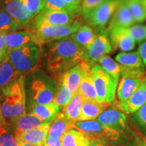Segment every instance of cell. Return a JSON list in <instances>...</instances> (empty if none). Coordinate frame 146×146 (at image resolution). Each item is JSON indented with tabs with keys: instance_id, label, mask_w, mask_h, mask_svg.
<instances>
[{
	"instance_id": "obj_1",
	"label": "cell",
	"mask_w": 146,
	"mask_h": 146,
	"mask_svg": "<svg viewBox=\"0 0 146 146\" xmlns=\"http://www.w3.org/2000/svg\"><path fill=\"white\" fill-rule=\"evenodd\" d=\"M48 70L55 75H62L83 60H87V50L70 36L52 43L45 54Z\"/></svg>"
},
{
	"instance_id": "obj_2",
	"label": "cell",
	"mask_w": 146,
	"mask_h": 146,
	"mask_svg": "<svg viewBox=\"0 0 146 146\" xmlns=\"http://www.w3.org/2000/svg\"><path fill=\"white\" fill-rule=\"evenodd\" d=\"M58 83L41 70H33L25 77L27 108L54 101Z\"/></svg>"
},
{
	"instance_id": "obj_3",
	"label": "cell",
	"mask_w": 146,
	"mask_h": 146,
	"mask_svg": "<svg viewBox=\"0 0 146 146\" xmlns=\"http://www.w3.org/2000/svg\"><path fill=\"white\" fill-rule=\"evenodd\" d=\"M2 99L0 102L1 112L5 120L10 122L14 118L26 114L27 95L25 77L20 75L14 81L0 89Z\"/></svg>"
},
{
	"instance_id": "obj_4",
	"label": "cell",
	"mask_w": 146,
	"mask_h": 146,
	"mask_svg": "<svg viewBox=\"0 0 146 146\" xmlns=\"http://www.w3.org/2000/svg\"><path fill=\"white\" fill-rule=\"evenodd\" d=\"M82 27L80 22L74 23L67 25H52L47 23H36L31 31L33 41L38 46L47 43L58 41L67 36H70Z\"/></svg>"
},
{
	"instance_id": "obj_5",
	"label": "cell",
	"mask_w": 146,
	"mask_h": 146,
	"mask_svg": "<svg viewBox=\"0 0 146 146\" xmlns=\"http://www.w3.org/2000/svg\"><path fill=\"white\" fill-rule=\"evenodd\" d=\"M39 47L32 42L20 48L8 51L7 58L17 72L23 74L35 68L39 59Z\"/></svg>"
},
{
	"instance_id": "obj_6",
	"label": "cell",
	"mask_w": 146,
	"mask_h": 146,
	"mask_svg": "<svg viewBox=\"0 0 146 146\" xmlns=\"http://www.w3.org/2000/svg\"><path fill=\"white\" fill-rule=\"evenodd\" d=\"M94 74L97 100L100 103H114L118 80L109 74L100 64L91 67Z\"/></svg>"
},
{
	"instance_id": "obj_7",
	"label": "cell",
	"mask_w": 146,
	"mask_h": 146,
	"mask_svg": "<svg viewBox=\"0 0 146 146\" xmlns=\"http://www.w3.org/2000/svg\"><path fill=\"white\" fill-rule=\"evenodd\" d=\"M121 78L117 89L118 101L123 102L135 91L146 79L145 70L129 68L121 66Z\"/></svg>"
},
{
	"instance_id": "obj_8",
	"label": "cell",
	"mask_w": 146,
	"mask_h": 146,
	"mask_svg": "<svg viewBox=\"0 0 146 146\" xmlns=\"http://www.w3.org/2000/svg\"><path fill=\"white\" fill-rule=\"evenodd\" d=\"M73 128L83 133L91 143L99 139L116 140L120 135L118 133L106 127L98 120H94L76 121L74 123Z\"/></svg>"
},
{
	"instance_id": "obj_9",
	"label": "cell",
	"mask_w": 146,
	"mask_h": 146,
	"mask_svg": "<svg viewBox=\"0 0 146 146\" xmlns=\"http://www.w3.org/2000/svg\"><path fill=\"white\" fill-rule=\"evenodd\" d=\"M120 1V0H107L93 10L85 20L98 31L105 29L110 18L119 5Z\"/></svg>"
},
{
	"instance_id": "obj_10",
	"label": "cell",
	"mask_w": 146,
	"mask_h": 146,
	"mask_svg": "<svg viewBox=\"0 0 146 146\" xmlns=\"http://www.w3.org/2000/svg\"><path fill=\"white\" fill-rule=\"evenodd\" d=\"M109 33V31L106 28L100 31L94 43L87 50L86 61L91 66L94 65L102 57L112 52V46Z\"/></svg>"
},
{
	"instance_id": "obj_11",
	"label": "cell",
	"mask_w": 146,
	"mask_h": 146,
	"mask_svg": "<svg viewBox=\"0 0 146 146\" xmlns=\"http://www.w3.org/2000/svg\"><path fill=\"white\" fill-rule=\"evenodd\" d=\"M127 116L114 106H109L97 118L106 127L120 134L127 128Z\"/></svg>"
},
{
	"instance_id": "obj_12",
	"label": "cell",
	"mask_w": 146,
	"mask_h": 146,
	"mask_svg": "<svg viewBox=\"0 0 146 146\" xmlns=\"http://www.w3.org/2000/svg\"><path fill=\"white\" fill-rule=\"evenodd\" d=\"M114 106L125 114H132L146 104V79L127 100L114 101Z\"/></svg>"
},
{
	"instance_id": "obj_13",
	"label": "cell",
	"mask_w": 146,
	"mask_h": 146,
	"mask_svg": "<svg viewBox=\"0 0 146 146\" xmlns=\"http://www.w3.org/2000/svg\"><path fill=\"white\" fill-rule=\"evenodd\" d=\"M90 68L91 66L86 60H83L62 74L60 79L68 87L73 94L76 95L78 93L82 80Z\"/></svg>"
},
{
	"instance_id": "obj_14",
	"label": "cell",
	"mask_w": 146,
	"mask_h": 146,
	"mask_svg": "<svg viewBox=\"0 0 146 146\" xmlns=\"http://www.w3.org/2000/svg\"><path fill=\"white\" fill-rule=\"evenodd\" d=\"M3 5V9L23 27L27 26L35 17L22 0H4Z\"/></svg>"
},
{
	"instance_id": "obj_15",
	"label": "cell",
	"mask_w": 146,
	"mask_h": 146,
	"mask_svg": "<svg viewBox=\"0 0 146 146\" xmlns=\"http://www.w3.org/2000/svg\"><path fill=\"white\" fill-rule=\"evenodd\" d=\"M75 15L61 10H53L44 8L35 17V23H47L52 25H67L74 23Z\"/></svg>"
},
{
	"instance_id": "obj_16",
	"label": "cell",
	"mask_w": 146,
	"mask_h": 146,
	"mask_svg": "<svg viewBox=\"0 0 146 146\" xmlns=\"http://www.w3.org/2000/svg\"><path fill=\"white\" fill-rule=\"evenodd\" d=\"M135 23L126 0H120L119 5L112 16L107 29L110 31L116 28H129Z\"/></svg>"
},
{
	"instance_id": "obj_17",
	"label": "cell",
	"mask_w": 146,
	"mask_h": 146,
	"mask_svg": "<svg viewBox=\"0 0 146 146\" xmlns=\"http://www.w3.org/2000/svg\"><path fill=\"white\" fill-rule=\"evenodd\" d=\"M51 122L45 123L36 129L27 131L14 132L20 139L35 146H43L49 135Z\"/></svg>"
},
{
	"instance_id": "obj_18",
	"label": "cell",
	"mask_w": 146,
	"mask_h": 146,
	"mask_svg": "<svg viewBox=\"0 0 146 146\" xmlns=\"http://www.w3.org/2000/svg\"><path fill=\"white\" fill-rule=\"evenodd\" d=\"M109 37L112 48L123 52H129L135 46V41L124 28H116L110 31Z\"/></svg>"
},
{
	"instance_id": "obj_19",
	"label": "cell",
	"mask_w": 146,
	"mask_h": 146,
	"mask_svg": "<svg viewBox=\"0 0 146 146\" xmlns=\"http://www.w3.org/2000/svg\"><path fill=\"white\" fill-rule=\"evenodd\" d=\"M14 132L31 131L39 127L45 122L42 121L32 114H25L8 122Z\"/></svg>"
},
{
	"instance_id": "obj_20",
	"label": "cell",
	"mask_w": 146,
	"mask_h": 146,
	"mask_svg": "<svg viewBox=\"0 0 146 146\" xmlns=\"http://www.w3.org/2000/svg\"><path fill=\"white\" fill-rule=\"evenodd\" d=\"M110 104L100 103L98 101L83 100L78 121L94 120L107 108Z\"/></svg>"
},
{
	"instance_id": "obj_21",
	"label": "cell",
	"mask_w": 146,
	"mask_h": 146,
	"mask_svg": "<svg viewBox=\"0 0 146 146\" xmlns=\"http://www.w3.org/2000/svg\"><path fill=\"white\" fill-rule=\"evenodd\" d=\"M5 42L8 51H9L20 48L33 41L31 32L15 31L5 34Z\"/></svg>"
},
{
	"instance_id": "obj_22",
	"label": "cell",
	"mask_w": 146,
	"mask_h": 146,
	"mask_svg": "<svg viewBox=\"0 0 146 146\" xmlns=\"http://www.w3.org/2000/svg\"><path fill=\"white\" fill-rule=\"evenodd\" d=\"M31 114L35 115L42 121L51 122L60 112V108L54 103L50 102L46 104L35 105L29 110Z\"/></svg>"
},
{
	"instance_id": "obj_23",
	"label": "cell",
	"mask_w": 146,
	"mask_h": 146,
	"mask_svg": "<svg viewBox=\"0 0 146 146\" xmlns=\"http://www.w3.org/2000/svg\"><path fill=\"white\" fill-rule=\"evenodd\" d=\"M74 123L66 117L62 112H60L51 121L48 136L61 139L66 132L72 129Z\"/></svg>"
},
{
	"instance_id": "obj_24",
	"label": "cell",
	"mask_w": 146,
	"mask_h": 146,
	"mask_svg": "<svg viewBox=\"0 0 146 146\" xmlns=\"http://www.w3.org/2000/svg\"><path fill=\"white\" fill-rule=\"evenodd\" d=\"M78 93L82 96L83 100L98 101L94 84V74L91 68L87 71L82 80Z\"/></svg>"
},
{
	"instance_id": "obj_25",
	"label": "cell",
	"mask_w": 146,
	"mask_h": 146,
	"mask_svg": "<svg viewBox=\"0 0 146 146\" xmlns=\"http://www.w3.org/2000/svg\"><path fill=\"white\" fill-rule=\"evenodd\" d=\"M98 33H95L93 29L87 25H83L77 31L70 35V37L85 50H87L96 40Z\"/></svg>"
},
{
	"instance_id": "obj_26",
	"label": "cell",
	"mask_w": 146,
	"mask_h": 146,
	"mask_svg": "<svg viewBox=\"0 0 146 146\" xmlns=\"http://www.w3.org/2000/svg\"><path fill=\"white\" fill-rule=\"evenodd\" d=\"M21 74L17 72L7 58V55L0 61V89L14 81Z\"/></svg>"
},
{
	"instance_id": "obj_27",
	"label": "cell",
	"mask_w": 146,
	"mask_h": 146,
	"mask_svg": "<svg viewBox=\"0 0 146 146\" xmlns=\"http://www.w3.org/2000/svg\"><path fill=\"white\" fill-rule=\"evenodd\" d=\"M115 59L120 65L127 68L145 70L143 61L138 52L131 53L121 52L116 56Z\"/></svg>"
},
{
	"instance_id": "obj_28",
	"label": "cell",
	"mask_w": 146,
	"mask_h": 146,
	"mask_svg": "<svg viewBox=\"0 0 146 146\" xmlns=\"http://www.w3.org/2000/svg\"><path fill=\"white\" fill-rule=\"evenodd\" d=\"M62 146H89L91 141L77 129H70L61 137Z\"/></svg>"
},
{
	"instance_id": "obj_29",
	"label": "cell",
	"mask_w": 146,
	"mask_h": 146,
	"mask_svg": "<svg viewBox=\"0 0 146 146\" xmlns=\"http://www.w3.org/2000/svg\"><path fill=\"white\" fill-rule=\"evenodd\" d=\"M83 103V98L78 93L73 97L72 100L69 102L64 108H63L62 112L68 119L73 123L79 120L82 106Z\"/></svg>"
},
{
	"instance_id": "obj_30",
	"label": "cell",
	"mask_w": 146,
	"mask_h": 146,
	"mask_svg": "<svg viewBox=\"0 0 146 146\" xmlns=\"http://www.w3.org/2000/svg\"><path fill=\"white\" fill-rule=\"evenodd\" d=\"M74 96V95L71 92L68 87L59 79L53 102L56 103L60 108H63L72 100Z\"/></svg>"
},
{
	"instance_id": "obj_31",
	"label": "cell",
	"mask_w": 146,
	"mask_h": 146,
	"mask_svg": "<svg viewBox=\"0 0 146 146\" xmlns=\"http://www.w3.org/2000/svg\"><path fill=\"white\" fill-rule=\"evenodd\" d=\"M23 28L10 16L4 9L0 10V33H8Z\"/></svg>"
},
{
	"instance_id": "obj_32",
	"label": "cell",
	"mask_w": 146,
	"mask_h": 146,
	"mask_svg": "<svg viewBox=\"0 0 146 146\" xmlns=\"http://www.w3.org/2000/svg\"><path fill=\"white\" fill-rule=\"evenodd\" d=\"M98 63L109 74L119 81L121 76V65L118 64V63L107 55L100 58L98 60Z\"/></svg>"
},
{
	"instance_id": "obj_33",
	"label": "cell",
	"mask_w": 146,
	"mask_h": 146,
	"mask_svg": "<svg viewBox=\"0 0 146 146\" xmlns=\"http://www.w3.org/2000/svg\"><path fill=\"white\" fill-rule=\"evenodd\" d=\"M135 23H142L146 20V10L140 0H126Z\"/></svg>"
},
{
	"instance_id": "obj_34",
	"label": "cell",
	"mask_w": 146,
	"mask_h": 146,
	"mask_svg": "<svg viewBox=\"0 0 146 146\" xmlns=\"http://www.w3.org/2000/svg\"><path fill=\"white\" fill-rule=\"evenodd\" d=\"M0 146H18L15 133L7 124L0 125Z\"/></svg>"
},
{
	"instance_id": "obj_35",
	"label": "cell",
	"mask_w": 146,
	"mask_h": 146,
	"mask_svg": "<svg viewBox=\"0 0 146 146\" xmlns=\"http://www.w3.org/2000/svg\"><path fill=\"white\" fill-rule=\"evenodd\" d=\"M43 1L45 4V8L53 10L64 11V12H69V13L74 14L75 16L80 14L62 0H43Z\"/></svg>"
},
{
	"instance_id": "obj_36",
	"label": "cell",
	"mask_w": 146,
	"mask_h": 146,
	"mask_svg": "<svg viewBox=\"0 0 146 146\" xmlns=\"http://www.w3.org/2000/svg\"><path fill=\"white\" fill-rule=\"evenodd\" d=\"M133 121L140 131L146 135V104L131 115Z\"/></svg>"
},
{
	"instance_id": "obj_37",
	"label": "cell",
	"mask_w": 146,
	"mask_h": 146,
	"mask_svg": "<svg viewBox=\"0 0 146 146\" xmlns=\"http://www.w3.org/2000/svg\"><path fill=\"white\" fill-rule=\"evenodd\" d=\"M124 29L135 42H141L146 39V25H136Z\"/></svg>"
},
{
	"instance_id": "obj_38",
	"label": "cell",
	"mask_w": 146,
	"mask_h": 146,
	"mask_svg": "<svg viewBox=\"0 0 146 146\" xmlns=\"http://www.w3.org/2000/svg\"><path fill=\"white\" fill-rule=\"evenodd\" d=\"M106 1L107 0H83L81 3V13L84 18L85 19L93 10Z\"/></svg>"
},
{
	"instance_id": "obj_39",
	"label": "cell",
	"mask_w": 146,
	"mask_h": 146,
	"mask_svg": "<svg viewBox=\"0 0 146 146\" xmlns=\"http://www.w3.org/2000/svg\"><path fill=\"white\" fill-rule=\"evenodd\" d=\"M28 10L35 15L37 16L45 8L43 0H22Z\"/></svg>"
},
{
	"instance_id": "obj_40",
	"label": "cell",
	"mask_w": 146,
	"mask_h": 146,
	"mask_svg": "<svg viewBox=\"0 0 146 146\" xmlns=\"http://www.w3.org/2000/svg\"><path fill=\"white\" fill-rule=\"evenodd\" d=\"M5 34L6 33H0V57H4L8 53V49L5 42Z\"/></svg>"
},
{
	"instance_id": "obj_41",
	"label": "cell",
	"mask_w": 146,
	"mask_h": 146,
	"mask_svg": "<svg viewBox=\"0 0 146 146\" xmlns=\"http://www.w3.org/2000/svg\"><path fill=\"white\" fill-rule=\"evenodd\" d=\"M66 3L70 5L71 8L76 10L78 14L81 13V0H62Z\"/></svg>"
},
{
	"instance_id": "obj_42",
	"label": "cell",
	"mask_w": 146,
	"mask_h": 146,
	"mask_svg": "<svg viewBox=\"0 0 146 146\" xmlns=\"http://www.w3.org/2000/svg\"><path fill=\"white\" fill-rule=\"evenodd\" d=\"M43 146H62L61 139L48 136Z\"/></svg>"
},
{
	"instance_id": "obj_43",
	"label": "cell",
	"mask_w": 146,
	"mask_h": 146,
	"mask_svg": "<svg viewBox=\"0 0 146 146\" xmlns=\"http://www.w3.org/2000/svg\"><path fill=\"white\" fill-rule=\"evenodd\" d=\"M137 52L140 55V57H141L142 61H143L144 66H145L146 70V42L141 43L139 45Z\"/></svg>"
},
{
	"instance_id": "obj_44",
	"label": "cell",
	"mask_w": 146,
	"mask_h": 146,
	"mask_svg": "<svg viewBox=\"0 0 146 146\" xmlns=\"http://www.w3.org/2000/svg\"><path fill=\"white\" fill-rule=\"evenodd\" d=\"M106 140L104 139H99L96 141H92L89 146H107Z\"/></svg>"
},
{
	"instance_id": "obj_45",
	"label": "cell",
	"mask_w": 146,
	"mask_h": 146,
	"mask_svg": "<svg viewBox=\"0 0 146 146\" xmlns=\"http://www.w3.org/2000/svg\"><path fill=\"white\" fill-rule=\"evenodd\" d=\"M16 140H17V143H18V146H35L34 145H32V144L27 143V142L23 141V140L20 139L19 138H18L16 136Z\"/></svg>"
},
{
	"instance_id": "obj_46",
	"label": "cell",
	"mask_w": 146,
	"mask_h": 146,
	"mask_svg": "<svg viewBox=\"0 0 146 146\" xmlns=\"http://www.w3.org/2000/svg\"><path fill=\"white\" fill-rule=\"evenodd\" d=\"M137 146H146V137H143L138 142Z\"/></svg>"
},
{
	"instance_id": "obj_47",
	"label": "cell",
	"mask_w": 146,
	"mask_h": 146,
	"mask_svg": "<svg viewBox=\"0 0 146 146\" xmlns=\"http://www.w3.org/2000/svg\"><path fill=\"white\" fill-rule=\"evenodd\" d=\"M5 124H6V123H5V120L3 116L2 112H1V106H0V125H5Z\"/></svg>"
},
{
	"instance_id": "obj_48",
	"label": "cell",
	"mask_w": 146,
	"mask_h": 146,
	"mask_svg": "<svg viewBox=\"0 0 146 146\" xmlns=\"http://www.w3.org/2000/svg\"><path fill=\"white\" fill-rule=\"evenodd\" d=\"M140 1H141L142 4L143 5L144 8H145V10H146V0H140Z\"/></svg>"
},
{
	"instance_id": "obj_49",
	"label": "cell",
	"mask_w": 146,
	"mask_h": 146,
	"mask_svg": "<svg viewBox=\"0 0 146 146\" xmlns=\"http://www.w3.org/2000/svg\"><path fill=\"white\" fill-rule=\"evenodd\" d=\"M4 57H5V56H4ZM4 57H0V61H1V60H2V58H4Z\"/></svg>"
}]
</instances>
